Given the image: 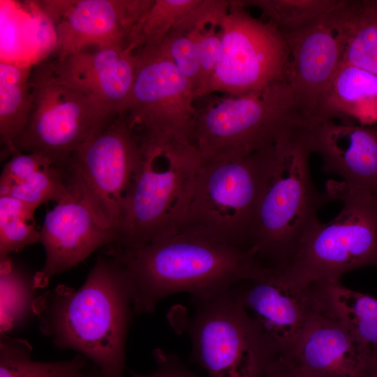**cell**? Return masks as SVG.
<instances>
[{"label": "cell", "mask_w": 377, "mask_h": 377, "mask_svg": "<svg viewBox=\"0 0 377 377\" xmlns=\"http://www.w3.org/2000/svg\"><path fill=\"white\" fill-rule=\"evenodd\" d=\"M304 133L325 172L340 177L348 188L377 194V122L316 121L304 126Z\"/></svg>", "instance_id": "obj_18"}, {"label": "cell", "mask_w": 377, "mask_h": 377, "mask_svg": "<svg viewBox=\"0 0 377 377\" xmlns=\"http://www.w3.org/2000/svg\"><path fill=\"white\" fill-rule=\"evenodd\" d=\"M36 209L10 196H0V262L10 254L40 242L34 223Z\"/></svg>", "instance_id": "obj_27"}, {"label": "cell", "mask_w": 377, "mask_h": 377, "mask_svg": "<svg viewBox=\"0 0 377 377\" xmlns=\"http://www.w3.org/2000/svg\"><path fill=\"white\" fill-rule=\"evenodd\" d=\"M220 29L221 52L207 95L221 92L239 96L284 78L289 50L274 26L232 0Z\"/></svg>", "instance_id": "obj_11"}, {"label": "cell", "mask_w": 377, "mask_h": 377, "mask_svg": "<svg viewBox=\"0 0 377 377\" xmlns=\"http://www.w3.org/2000/svg\"><path fill=\"white\" fill-rule=\"evenodd\" d=\"M201 1L154 0L141 25L135 51L159 46L177 23Z\"/></svg>", "instance_id": "obj_29"}, {"label": "cell", "mask_w": 377, "mask_h": 377, "mask_svg": "<svg viewBox=\"0 0 377 377\" xmlns=\"http://www.w3.org/2000/svg\"><path fill=\"white\" fill-rule=\"evenodd\" d=\"M249 319L274 357L286 356L319 308L315 284L288 281L274 268L234 287Z\"/></svg>", "instance_id": "obj_14"}, {"label": "cell", "mask_w": 377, "mask_h": 377, "mask_svg": "<svg viewBox=\"0 0 377 377\" xmlns=\"http://www.w3.org/2000/svg\"><path fill=\"white\" fill-rule=\"evenodd\" d=\"M96 377H108L106 375L103 374L100 369L94 367Z\"/></svg>", "instance_id": "obj_35"}, {"label": "cell", "mask_w": 377, "mask_h": 377, "mask_svg": "<svg viewBox=\"0 0 377 377\" xmlns=\"http://www.w3.org/2000/svg\"><path fill=\"white\" fill-rule=\"evenodd\" d=\"M32 348L24 339L0 335V377H84L89 360L77 354L65 361L38 362L31 358Z\"/></svg>", "instance_id": "obj_24"}, {"label": "cell", "mask_w": 377, "mask_h": 377, "mask_svg": "<svg viewBox=\"0 0 377 377\" xmlns=\"http://www.w3.org/2000/svg\"><path fill=\"white\" fill-rule=\"evenodd\" d=\"M114 243L131 250L182 224L201 159L189 142L149 138Z\"/></svg>", "instance_id": "obj_3"}, {"label": "cell", "mask_w": 377, "mask_h": 377, "mask_svg": "<svg viewBox=\"0 0 377 377\" xmlns=\"http://www.w3.org/2000/svg\"><path fill=\"white\" fill-rule=\"evenodd\" d=\"M263 377H309L283 357H274Z\"/></svg>", "instance_id": "obj_33"}, {"label": "cell", "mask_w": 377, "mask_h": 377, "mask_svg": "<svg viewBox=\"0 0 377 377\" xmlns=\"http://www.w3.org/2000/svg\"><path fill=\"white\" fill-rule=\"evenodd\" d=\"M54 164L51 158L38 153L13 151L4 165L0 177V196L39 170Z\"/></svg>", "instance_id": "obj_31"}, {"label": "cell", "mask_w": 377, "mask_h": 377, "mask_svg": "<svg viewBox=\"0 0 377 377\" xmlns=\"http://www.w3.org/2000/svg\"><path fill=\"white\" fill-rule=\"evenodd\" d=\"M84 377H96L94 367L90 369L89 372Z\"/></svg>", "instance_id": "obj_36"}, {"label": "cell", "mask_w": 377, "mask_h": 377, "mask_svg": "<svg viewBox=\"0 0 377 377\" xmlns=\"http://www.w3.org/2000/svg\"><path fill=\"white\" fill-rule=\"evenodd\" d=\"M276 145L241 158L201 163L184 223L251 251L256 216L275 163Z\"/></svg>", "instance_id": "obj_7"}, {"label": "cell", "mask_w": 377, "mask_h": 377, "mask_svg": "<svg viewBox=\"0 0 377 377\" xmlns=\"http://www.w3.org/2000/svg\"><path fill=\"white\" fill-rule=\"evenodd\" d=\"M309 377H370L374 356L319 304L285 357Z\"/></svg>", "instance_id": "obj_19"}, {"label": "cell", "mask_w": 377, "mask_h": 377, "mask_svg": "<svg viewBox=\"0 0 377 377\" xmlns=\"http://www.w3.org/2000/svg\"><path fill=\"white\" fill-rule=\"evenodd\" d=\"M34 275L11 257L0 262L1 334L9 335L35 316L33 306L38 296Z\"/></svg>", "instance_id": "obj_25"}, {"label": "cell", "mask_w": 377, "mask_h": 377, "mask_svg": "<svg viewBox=\"0 0 377 377\" xmlns=\"http://www.w3.org/2000/svg\"><path fill=\"white\" fill-rule=\"evenodd\" d=\"M128 276L135 313L153 312L163 299L189 293L212 297L260 274L265 267L243 249L183 223L131 250L105 247Z\"/></svg>", "instance_id": "obj_1"}, {"label": "cell", "mask_w": 377, "mask_h": 377, "mask_svg": "<svg viewBox=\"0 0 377 377\" xmlns=\"http://www.w3.org/2000/svg\"><path fill=\"white\" fill-rule=\"evenodd\" d=\"M33 310L40 332L59 349L86 357L108 377H122L135 313L121 263L102 252L79 289L59 285L38 295Z\"/></svg>", "instance_id": "obj_2"}, {"label": "cell", "mask_w": 377, "mask_h": 377, "mask_svg": "<svg viewBox=\"0 0 377 377\" xmlns=\"http://www.w3.org/2000/svg\"><path fill=\"white\" fill-rule=\"evenodd\" d=\"M44 66L57 82L80 91L111 116L127 111L135 79L131 51L85 48Z\"/></svg>", "instance_id": "obj_17"}, {"label": "cell", "mask_w": 377, "mask_h": 377, "mask_svg": "<svg viewBox=\"0 0 377 377\" xmlns=\"http://www.w3.org/2000/svg\"><path fill=\"white\" fill-rule=\"evenodd\" d=\"M142 155L140 136L123 114L78 147L62 167L115 238Z\"/></svg>", "instance_id": "obj_10"}, {"label": "cell", "mask_w": 377, "mask_h": 377, "mask_svg": "<svg viewBox=\"0 0 377 377\" xmlns=\"http://www.w3.org/2000/svg\"><path fill=\"white\" fill-rule=\"evenodd\" d=\"M194 301L186 330L193 357L208 377H263L274 357L234 288Z\"/></svg>", "instance_id": "obj_9"}, {"label": "cell", "mask_w": 377, "mask_h": 377, "mask_svg": "<svg viewBox=\"0 0 377 377\" xmlns=\"http://www.w3.org/2000/svg\"><path fill=\"white\" fill-rule=\"evenodd\" d=\"M304 126L283 78L197 110L190 142L202 163L233 160L275 145Z\"/></svg>", "instance_id": "obj_5"}, {"label": "cell", "mask_w": 377, "mask_h": 377, "mask_svg": "<svg viewBox=\"0 0 377 377\" xmlns=\"http://www.w3.org/2000/svg\"><path fill=\"white\" fill-rule=\"evenodd\" d=\"M330 17L342 43V63L377 75V0H344Z\"/></svg>", "instance_id": "obj_21"}, {"label": "cell", "mask_w": 377, "mask_h": 377, "mask_svg": "<svg viewBox=\"0 0 377 377\" xmlns=\"http://www.w3.org/2000/svg\"><path fill=\"white\" fill-rule=\"evenodd\" d=\"M311 154L304 126L276 145L275 163L258 205L250 245L265 267L287 265L305 232L318 219V211L333 200L313 182Z\"/></svg>", "instance_id": "obj_4"}, {"label": "cell", "mask_w": 377, "mask_h": 377, "mask_svg": "<svg viewBox=\"0 0 377 377\" xmlns=\"http://www.w3.org/2000/svg\"><path fill=\"white\" fill-rule=\"evenodd\" d=\"M29 86L31 107L27 123L6 155L38 153L62 167L78 147L117 118L57 82L44 64L31 70Z\"/></svg>", "instance_id": "obj_8"}, {"label": "cell", "mask_w": 377, "mask_h": 377, "mask_svg": "<svg viewBox=\"0 0 377 377\" xmlns=\"http://www.w3.org/2000/svg\"><path fill=\"white\" fill-rule=\"evenodd\" d=\"M370 377H377V354L374 356Z\"/></svg>", "instance_id": "obj_34"}, {"label": "cell", "mask_w": 377, "mask_h": 377, "mask_svg": "<svg viewBox=\"0 0 377 377\" xmlns=\"http://www.w3.org/2000/svg\"><path fill=\"white\" fill-rule=\"evenodd\" d=\"M258 9L266 22L281 34L304 28L327 16L344 0H236Z\"/></svg>", "instance_id": "obj_26"}, {"label": "cell", "mask_w": 377, "mask_h": 377, "mask_svg": "<svg viewBox=\"0 0 377 377\" xmlns=\"http://www.w3.org/2000/svg\"><path fill=\"white\" fill-rule=\"evenodd\" d=\"M71 177L68 194L46 214L40 230L45 261L34 275L36 289L46 287L54 276L115 240L114 232L100 220L77 181Z\"/></svg>", "instance_id": "obj_15"}, {"label": "cell", "mask_w": 377, "mask_h": 377, "mask_svg": "<svg viewBox=\"0 0 377 377\" xmlns=\"http://www.w3.org/2000/svg\"><path fill=\"white\" fill-rule=\"evenodd\" d=\"M326 191L341 201V212L329 222H313L290 261L276 268L293 284L339 282L349 271L377 266V194L334 181L327 183Z\"/></svg>", "instance_id": "obj_6"}, {"label": "cell", "mask_w": 377, "mask_h": 377, "mask_svg": "<svg viewBox=\"0 0 377 377\" xmlns=\"http://www.w3.org/2000/svg\"><path fill=\"white\" fill-rule=\"evenodd\" d=\"M331 14L304 28L281 34L289 50L283 77L295 108L306 125L315 120L342 64L343 45Z\"/></svg>", "instance_id": "obj_16"}, {"label": "cell", "mask_w": 377, "mask_h": 377, "mask_svg": "<svg viewBox=\"0 0 377 377\" xmlns=\"http://www.w3.org/2000/svg\"><path fill=\"white\" fill-rule=\"evenodd\" d=\"M154 0L40 1L54 27L57 57L90 46L135 50L143 20Z\"/></svg>", "instance_id": "obj_13"}, {"label": "cell", "mask_w": 377, "mask_h": 377, "mask_svg": "<svg viewBox=\"0 0 377 377\" xmlns=\"http://www.w3.org/2000/svg\"><path fill=\"white\" fill-rule=\"evenodd\" d=\"M334 119L360 125L377 122L376 74L348 64H341L313 121Z\"/></svg>", "instance_id": "obj_20"}, {"label": "cell", "mask_w": 377, "mask_h": 377, "mask_svg": "<svg viewBox=\"0 0 377 377\" xmlns=\"http://www.w3.org/2000/svg\"><path fill=\"white\" fill-rule=\"evenodd\" d=\"M71 182V177L68 172L52 164L13 186L7 195L36 209L45 202L52 200L57 203L64 199L70 190Z\"/></svg>", "instance_id": "obj_28"}, {"label": "cell", "mask_w": 377, "mask_h": 377, "mask_svg": "<svg viewBox=\"0 0 377 377\" xmlns=\"http://www.w3.org/2000/svg\"><path fill=\"white\" fill-rule=\"evenodd\" d=\"M322 309L341 321L374 356L377 354V299L339 282L316 283Z\"/></svg>", "instance_id": "obj_22"}, {"label": "cell", "mask_w": 377, "mask_h": 377, "mask_svg": "<svg viewBox=\"0 0 377 377\" xmlns=\"http://www.w3.org/2000/svg\"><path fill=\"white\" fill-rule=\"evenodd\" d=\"M133 55L135 79L125 114L142 135L191 143L197 110L189 82L160 47L140 48Z\"/></svg>", "instance_id": "obj_12"}, {"label": "cell", "mask_w": 377, "mask_h": 377, "mask_svg": "<svg viewBox=\"0 0 377 377\" xmlns=\"http://www.w3.org/2000/svg\"><path fill=\"white\" fill-rule=\"evenodd\" d=\"M156 364V369L151 374H142L131 371V377H200L187 369L174 355L161 349L153 352Z\"/></svg>", "instance_id": "obj_32"}, {"label": "cell", "mask_w": 377, "mask_h": 377, "mask_svg": "<svg viewBox=\"0 0 377 377\" xmlns=\"http://www.w3.org/2000/svg\"><path fill=\"white\" fill-rule=\"evenodd\" d=\"M29 65L0 62V139L6 154L25 128L31 107Z\"/></svg>", "instance_id": "obj_23"}, {"label": "cell", "mask_w": 377, "mask_h": 377, "mask_svg": "<svg viewBox=\"0 0 377 377\" xmlns=\"http://www.w3.org/2000/svg\"><path fill=\"white\" fill-rule=\"evenodd\" d=\"M156 47L168 54L189 82L195 100L200 98L201 69L196 41L192 34L187 29L175 27Z\"/></svg>", "instance_id": "obj_30"}]
</instances>
